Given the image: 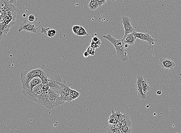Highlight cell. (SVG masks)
Returning a JSON list of instances; mask_svg holds the SVG:
<instances>
[{
    "label": "cell",
    "mask_w": 181,
    "mask_h": 133,
    "mask_svg": "<svg viewBox=\"0 0 181 133\" xmlns=\"http://www.w3.org/2000/svg\"><path fill=\"white\" fill-rule=\"evenodd\" d=\"M51 77V73L45 66L42 65L30 66L21 71L20 79L22 83V88L29 86L30 82L34 78L39 77L41 80L44 78Z\"/></svg>",
    "instance_id": "cell-1"
},
{
    "label": "cell",
    "mask_w": 181,
    "mask_h": 133,
    "mask_svg": "<svg viewBox=\"0 0 181 133\" xmlns=\"http://www.w3.org/2000/svg\"><path fill=\"white\" fill-rule=\"evenodd\" d=\"M102 38L109 40L113 44L116 49V56L119 60L123 62L128 61L129 57L124 47L125 44L122 39H116L110 34L107 35H103Z\"/></svg>",
    "instance_id": "cell-2"
},
{
    "label": "cell",
    "mask_w": 181,
    "mask_h": 133,
    "mask_svg": "<svg viewBox=\"0 0 181 133\" xmlns=\"http://www.w3.org/2000/svg\"><path fill=\"white\" fill-rule=\"evenodd\" d=\"M61 91L50 88V90L48 91V97L54 108L64 104L65 102L62 99Z\"/></svg>",
    "instance_id": "cell-3"
},
{
    "label": "cell",
    "mask_w": 181,
    "mask_h": 133,
    "mask_svg": "<svg viewBox=\"0 0 181 133\" xmlns=\"http://www.w3.org/2000/svg\"><path fill=\"white\" fill-rule=\"evenodd\" d=\"M65 81L64 79H62L60 75H56L49 78L48 84L50 86V88L57 90H62Z\"/></svg>",
    "instance_id": "cell-4"
},
{
    "label": "cell",
    "mask_w": 181,
    "mask_h": 133,
    "mask_svg": "<svg viewBox=\"0 0 181 133\" xmlns=\"http://www.w3.org/2000/svg\"><path fill=\"white\" fill-rule=\"evenodd\" d=\"M36 103L39 105L45 107L49 109L54 108L49 100L48 92H43L41 94L38 95Z\"/></svg>",
    "instance_id": "cell-5"
},
{
    "label": "cell",
    "mask_w": 181,
    "mask_h": 133,
    "mask_svg": "<svg viewBox=\"0 0 181 133\" xmlns=\"http://www.w3.org/2000/svg\"><path fill=\"white\" fill-rule=\"evenodd\" d=\"M132 33L135 36L136 38H138L141 40L147 42L150 45H154L156 43V39H153L149 33H140L135 32V31Z\"/></svg>",
    "instance_id": "cell-6"
},
{
    "label": "cell",
    "mask_w": 181,
    "mask_h": 133,
    "mask_svg": "<svg viewBox=\"0 0 181 133\" xmlns=\"http://www.w3.org/2000/svg\"><path fill=\"white\" fill-rule=\"evenodd\" d=\"M22 31L33 33H36L38 30L35 25L34 24H31L29 22L25 20L22 23L20 24L18 27L19 32H21Z\"/></svg>",
    "instance_id": "cell-7"
},
{
    "label": "cell",
    "mask_w": 181,
    "mask_h": 133,
    "mask_svg": "<svg viewBox=\"0 0 181 133\" xmlns=\"http://www.w3.org/2000/svg\"><path fill=\"white\" fill-rule=\"evenodd\" d=\"M159 66L166 70H172L176 66L175 62L169 58H161L159 59Z\"/></svg>",
    "instance_id": "cell-8"
},
{
    "label": "cell",
    "mask_w": 181,
    "mask_h": 133,
    "mask_svg": "<svg viewBox=\"0 0 181 133\" xmlns=\"http://www.w3.org/2000/svg\"><path fill=\"white\" fill-rule=\"evenodd\" d=\"M122 22L123 24L125 31V34L126 35L132 33L134 30V29L132 26L131 21L128 17L123 16L122 17Z\"/></svg>",
    "instance_id": "cell-9"
},
{
    "label": "cell",
    "mask_w": 181,
    "mask_h": 133,
    "mask_svg": "<svg viewBox=\"0 0 181 133\" xmlns=\"http://www.w3.org/2000/svg\"><path fill=\"white\" fill-rule=\"evenodd\" d=\"M144 79L143 77L141 75H138L137 77L136 81V90L137 91L138 95L141 99H147V95L144 94L142 90V82Z\"/></svg>",
    "instance_id": "cell-10"
},
{
    "label": "cell",
    "mask_w": 181,
    "mask_h": 133,
    "mask_svg": "<svg viewBox=\"0 0 181 133\" xmlns=\"http://www.w3.org/2000/svg\"><path fill=\"white\" fill-rule=\"evenodd\" d=\"M22 92L25 97L36 102L38 95L35 94L33 90L31 89L29 86L22 88Z\"/></svg>",
    "instance_id": "cell-11"
},
{
    "label": "cell",
    "mask_w": 181,
    "mask_h": 133,
    "mask_svg": "<svg viewBox=\"0 0 181 133\" xmlns=\"http://www.w3.org/2000/svg\"><path fill=\"white\" fill-rule=\"evenodd\" d=\"M112 115L110 116L108 123L110 124H116L118 123L119 117L121 114L120 110L118 109H112Z\"/></svg>",
    "instance_id": "cell-12"
},
{
    "label": "cell",
    "mask_w": 181,
    "mask_h": 133,
    "mask_svg": "<svg viewBox=\"0 0 181 133\" xmlns=\"http://www.w3.org/2000/svg\"><path fill=\"white\" fill-rule=\"evenodd\" d=\"M0 6L1 9L4 10H16L14 6L10 3V0H0Z\"/></svg>",
    "instance_id": "cell-13"
},
{
    "label": "cell",
    "mask_w": 181,
    "mask_h": 133,
    "mask_svg": "<svg viewBox=\"0 0 181 133\" xmlns=\"http://www.w3.org/2000/svg\"><path fill=\"white\" fill-rule=\"evenodd\" d=\"M136 38L132 33H129L124 35L122 40L124 41L125 44L129 45H133L135 44L136 42Z\"/></svg>",
    "instance_id": "cell-14"
},
{
    "label": "cell",
    "mask_w": 181,
    "mask_h": 133,
    "mask_svg": "<svg viewBox=\"0 0 181 133\" xmlns=\"http://www.w3.org/2000/svg\"><path fill=\"white\" fill-rule=\"evenodd\" d=\"M107 133H123L120 129L116 128V124L109 123L107 127Z\"/></svg>",
    "instance_id": "cell-15"
},
{
    "label": "cell",
    "mask_w": 181,
    "mask_h": 133,
    "mask_svg": "<svg viewBox=\"0 0 181 133\" xmlns=\"http://www.w3.org/2000/svg\"><path fill=\"white\" fill-rule=\"evenodd\" d=\"M41 83H42L41 79L39 77H35L31 81L28 86L31 89L33 90L35 86Z\"/></svg>",
    "instance_id": "cell-16"
},
{
    "label": "cell",
    "mask_w": 181,
    "mask_h": 133,
    "mask_svg": "<svg viewBox=\"0 0 181 133\" xmlns=\"http://www.w3.org/2000/svg\"><path fill=\"white\" fill-rule=\"evenodd\" d=\"M150 89L148 81L146 79H144L142 82V90L143 93L145 94H147V92L149 91Z\"/></svg>",
    "instance_id": "cell-17"
},
{
    "label": "cell",
    "mask_w": 181,
    "mask_h": 133,
    "mask_svg": "<svg viewBox=\"0 0 181 133\" xmlns=\"http://www.w3.org/2000/svg\"><path fill=\"white\" fill-rule=\"evenodd\" d=\"M133 130V124L130 123L122 127L121 131L123 133H131Z\"/></svg>",
    "instance_id": "cell-18"
},
{
    "label": "cell",
    "mask_w": 181,
    "mask_h": 133,
    "mask_svg": "<svg viewBox=\"0 0 181 133\" xmlns=\"http://www.w3.org/2000/svg\"><path fill=\"white\" fill-rule=\"evenodd\" d=\"M33 91L35 94L39 95L43 93V84L37 85L33 88Z\"/></svg>",
    "instance_id": "cell-19"
},
{
    "label": "cell",
    "mask_w": 181,
    "mask_h": 133,
    "mask_svg": "<svg viewBox=\"0 0 181 133\" xmlns=\"http://www.w3.org/2000/svg\"><path fill=\"white\" fill-rule=\"evenodd\" d=\"M88 7H89L91 10H94L98 9L99 8V6L98 1L95 2V1H91V0L88 3Z\"/></svg>",
    "instance_id": "cell-20"
},
{
    "label": "cell",
    "mask_w": 181,
    "mask_h": 133,
    "mask_svg": "<svg viewBox=\"0 0 181 133\" xmlns=\"http://www.w3.org/2000/svg\"><path fill=\"white\" fill-rule=\"evenodd\" d=\"M76 35L83 36H88V33L82 26H81L79 31Z\"/></svg>",
    "instance_id": "cell-21"
},
{
    "label": "cell",
    "mask_w": 181,
    "mask_h": 133,
    "mask_svg": "<svg viewBox=\"0 0 181 133\" xmlns=\"http://www.w3.org/2000/svg\"><path fill=\"white\" fill-rule=\"evenodd\" d=\"M57 32V31L55 29H51L48 31V36L49 38H52L56 34Z\"/></svg>",
    "instance_id": "cell-22"
},
{
    "label": "cell",
    "mask_w": 181,
    "mask_h": 133,
    "mask_svg": "<svg viewBox=\"0 0 181 133\" xmlns=\"http://www.w3.org/2000/svg\"><path fill=\"white\" fill-rule=\"evenodd\" d=\"M95 49L92 48L89 45V46H88V47H87L86 51L88 52L90 55L91 56H94L95 54Z\"/></svg>",
    "instance_id": "cell-23"
},
{
    "label": "cell",
    "mask_w": 181,
    "mask_h": 133,
    "mask_svg": "<svg viewBox=\"0 0 181 133\" xmlns=\"http://www.w3.org/2000/svg\"><path fill=\"white\" fill-rule=\"evenodd\" d=\"M71 92H72V93H73L75 100V99L78 98L80 95V92L74 90V89H71Z\"/></svg>",
    "instance_id": "cell-24"
},
{
    "label": "cell",
    "mask_w": 181,
    "mask_h": 133,
    "mask_svg": "<svg viewBox=\"0 0 181 133\" xmlns=\"http://www.w3.org/2000/svg\"><path fill=\"white\" fill-rule=\"evenodd\" d=\"M81 26H77V25H75L72 27V31L74 34H76L80 31Z\"/></svg>",
    "instance_id": "cell-25"
},
{
    "label": "cell",
    "mask_w": 181,
    "mask_h": 133,
    "mask_svg": "<svg viewBox=\"0 0 181 133\" xmlns=\"http://www.w3.org/2000/svg\"><path fill=\"white\" fill-rule=\"evenodd\" d=\"M50 86L48 84H43V92H47L50 90Z\"/></svg>",
    "instance_id": "cell-26"
},
{
    "label": "cell",
    "mask_w": 181,
    "mask_h": 133,
    "mask_svg": "<svg viewBox=\"0 0 181 133\" xmlns=\"http://www.w3.org/2000/svg\"><path fill=\"white\" fill-rule=\"evenodd\" d=\"M50 28H45L44 27H42L41 28V32L42 33H44L46 35L48 36V32L50 30Z\"/></svg>",
    "instance_id": "cell-27"
},
{
    "label": "cell",
    "mask_w": 181,
    "mask_h": 133,
    "mask_svg": "<svg viewBox=\"0 0 181 133\" xmlns=\"http://www.w3.org/2000/svg\"><path fill=\"white\" fill-rule=\"evenodd\" d=\"M90 46L91 47H92V48L95 49L98 48L99 47V45H97L96 43L92 41V40L91 41Z\"/></svg>",
    "instance_id": "cell-28"
},
{
    "label": "cell",
    "mask_w": 181,
    "mask_h": 133,
    "mask_svg": "<svg viewBox=\"0 0 181 133\" xmlns=\"http://www.w3.org/2000/svg\"><path fill=\"white\" fill-rule=\"evenodd\" d=\"M28 21L30 22H33L35 20V16L34 15L32 14V15H29L28 17Z\"/></svg>",
    "instance_id": "cell-29"
},
{
    "label": "cell",
    "mask_w": 181,
    "mask_h": 133,
    "mask_svg": "<svg viewBox=\"0 0 181 133\" xmlns=\"http://www.w3.org/2000/svg\"><path fill=\"white\" fill-rule=\"evenodd\" d=\"M107 0H98V2L99 6V7H101L103 4H105Z\"/></svg>",
    "instance_id": "cell-30"
},
{
    "label": "cell",
    "mask_w": 181,
    "mask_h": 133,
    "mask_svg": "<svg viewBox=\"0 0 181 133\" xmlns=\"http://www.w3.org/2000/svg\"><path fill=\"white\" fill-rule=\"evenodd\" d=\"M99 40V39H98V38L96 37H92V41L94 42L95 43H96Z\"/></svg>",
    "instance_id": "cell-31"
},
{
    "label": "cell",
    "mask_w": 181,
    "mask_h": 133,
    "mask_svg": "<svg viewBox=\"0 0 181 133\" xmlns=\"http://www.w3.org/2000/svg\"><path fill=\"white\" fill-rule=\"evenodd\" d=\"M83 56V57H85V58H87V57H89L90 54H89L88 53V52L86 51L84 53Z\"/></svg>",
    "instance_id": "cell-32"
},
{
    "label": "cell",
    "mask_w": 181,
    "mask_h": 133,
    "mask_svg": "<svg viewBox=\"0 0 181 133\" xmlns=\"http://www.w3.org/2000/svg\"><path fill=\"white\" fill-rule=\"evenodd\" d=\"M18 0H10V3L13 4L16 3Z\"/></svg>",
    "instance_id": "cell-33"
},
{
    "label": "cell",
    "mask_w": 181,
    "mask_h": 133,
    "mask_svg": "<svg viewBox=\"0 0 181 133\" xmlns=\"http://www.w3.org/2000/svg\"><path fill=\"white\" fill-rule=\"evenodd\" d=\"M162 93V92L161 90L158 91L156 92V94L158 95H160Z\"/></svg>",
    "instance_id": "cell-34"
},
{
    "label": "cell",
    "mask_w": 181,
    "mask_h": 133,
    "mask_svg": "<svg viewBox=\"0 0 181 133\" xmlns=\"http://www.w3.org/2000/svg\"><path fill=\"white\" fill-rule=\"evenodd\" d=\"M112 1H116L117 2H122L124 0H112Z\"/></svg>",
    "instance_id": "cell-35"
},
{
    "label": "cell",
    "mask_w": 181,
    "mask_h": 133,
    "mask_svg": "<svg viewBox=\"0 0 181 133\" xmlns=\"http://www.w3.org/2000/svg\"><path fill=\"white\" fill-rule=\"evenodd\" d=\"M129 45L128 44H125L124 45L125 48H128L129 47Z\"/></svg>",
    "instance_id": "cell-36"
},
{
    "label": "cell",
    "mask_w": 181,
    "mask_h": 133,
    "mask_svg": "<svg viewBox=\"0 0 181 133\" xmlns=\"http://www.w3.org/2000/svg\"><path fill=\"white\" fill-rule=\"evenodd\" d=\"M26 14H23V17H26Z\"/></svg>",
    "instance_id": "cell-37"
},
{
    "label": "cell",
    "mask_w": 181,
    "mask_h": 133,
    "mask_svg": "<svg viewBox=\"0 0 181 133\" xmlns=\"http://www.w3.org/2000/svg\"><path fill=\"white\" fill-rule=\"evenodd\" d=\"M91 1H95V2H97V1H98V0H91Z\"/></svg>",
    "instance_id": "cell-38"
}]
</instances>
